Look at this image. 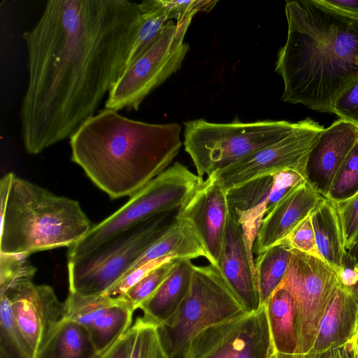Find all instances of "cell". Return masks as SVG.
Masks as SVG:
<instances>
[{"label": "cell", "mask_w": 358, "mask_h": 358, "mask_svg": "<svg viewBox=\"0 0 358 358\" xmlns=\"http://www.w3.org/2000/svg\"><path fill=\"white\" fill-rule=\"evenodd\" d=\"M141 20L127 0H50L24 32L27 86L20 110L26 152L69 138L123 73Z\"/></svg>", "instance_id": "6da1fadb"}, {"label": "cell", "mask_w": 358, "mask_h": 358, "mask_svg": "<svg viewBox=\"0 0 358 358\" xmlns=\"http://www.w3.org/2000/svg\"><path fill=\"white\" fill-rule=\"evenodd\" d=\"M285 15L287 38L275 68L284 83L281 99L333 113L335 99L358 75V20L313 0L287 1Z\"/></svg>", "instance_id": "7a4b0ae2"}, {"label": "cell", "mask_w": 358, "mask_h": 358, "mask_svg": "<svg viewBox=\"0 0 358 358\" xmlns=\"http://www.w3.org/2000/svg\"><path fill=\"white\" fill-rule=\"evenodd\" d=\"M180 130L104 108L70 137L71 159L111 199L131 197L169 167L182 145Z\"/></svg>", "instance_id": "3957f363"}, {"label": "cell", "mask_w": 358, "mask_h": 358, "mask_svg": "<svg viewBox=\"0 0 358 358\" xmlns=\"http://www.w3.org/2000/svg\"><path fill=\"white\" fill-rule=\"evenodd\" d=\"M0 253L27 255L70 248L94 227L78 201L58 196L13 173L0 206Z\"/></svg>", "instance_id": "277c9868"}, {"label": "cell", "mask_w": 358, "mask_h": 358, "mask_svg": "<svg viewBox=\"0 0 358 358\" xmlns=\"http://www.w3.org/2000/svg\"><path fill=\"white\" fill-rule=\"evenodd\" d=\"M178 211L156 215L83 255L69 259V292L84 296L104 294L176 222Z\"/></svg>", "instance_id": "5b68a950"}, {"label": "cell", "mask_w": 358, "mask_h": 358, "mask_svg": "<svg viewBox=\"0 0 358 358\" xmlns=\"http://www.w3.org/2000/svg\"><path fill=\"white\" fill-rule=\"evenodd\" d=\"M247 313L217 266H194L187 295L174 314L157 326L169 358H184L190 341L206 328Z\"/></svg>", "instance_id": "8992f818"}, {"label": "cell", "mask_w": 358, "mask_h": 358, "mask_svg": "<svg viewBox=\"0 0 358 358\" xmlns=\"http://www.w3.org/2000/svg\"><path fill=\"white\" fill-rule=\"evenodd\" d=\"M296 122L286 120L215 123L204 119L185 122L184 147L197 175L210 176L290 132Z\"/></svg>", "instance_id": "52a82bcc"}, {"label": "cell", "mask_w": 358, "mask_h": 358, "mask_svg": "<svg viewBox=\"0 0 358 358\" xmlns=\"http://www.w3.org/2000/svg\"><path fill=\"white\" fill-rule=\"evenodd\" d=\"M203 181L175 162L152 180L117 211L69 248L68 259L83 255L124 231L156 215L178 210Z\"/></svg>", "instance_id": "ba28073f"}, {"label": "cell", "mask_w": 358, "mask_h": 358, "mask_svg": "<svg viewBox=\"0 0 358 358\" xmlns=\"http://www.w3.org/2000/svg\"><path fill=\"white\" fill-rule=\"evenodd\" d=\"M192 18L166 22L152 43L126 66L109 92L105 108L138 110L146 96L181 68L189 48L184 38Z\"/></svg>", "instance_id": "9c48e42d"}, {"label": "cell", "mask_w": 358, "mask_h": 358, "mask_svg": "<svg viewBox=\"0 0 358 358\" xmlns=\"http://www.w3.org/2000/svg\"><path fill=\"white\" fill-rule=\"evenodd\" d=\"M286 274L279 285L293 296L295 305L296 353L308 352L320 320L340 287L338 273L324 260L292 249Z\"/></svg>", "instance_id": "30bf717a"}, {"label": "cell", "mask_w": 358, "mask_h": 358, "mask_svg": "<svg viewBox=\"0 0 358 358\" xmlns=\"http://www.w3.org/2000/svg\"><path fill=\"white\" fill-rule=\"evenodd\" d=\"M324 129L317 122L306 117L296 122L280 139L208 176L227 192L255 178L285 169L304 174L308 156Z\"/></svg>", "instance_id": "8fae6325"}, {"label": "cell", "mask_w": 358, "mask_h": 358, "mask_svg": "<svg viewBox=\"0 0 358 358\" xmlns=\"http://www.w3.org/2000/svg\"><path fill=\"white\" fill-rule=\"evenodd\" d=\"M275 352L264 304L203 329L190 341L184 358H271Z\"/></svg>", "instance_id": "7c38bea8"}, {"label": "cell", "mask_w": 358, "mask_h": 358, "mask_svg": "<svg viewBox=\"0 0 358 358\" xmlns=\"http://www.w3.org/2000/svg\"><path fill=\"white\" fill-rule=\"evenodd\" d=\"M305 182L301 173L285 169L255 178L226 192L229 210L243 229L250 251L263 219L281 199Z\"/></svg>", "instance_id": "4fadbf2b"}, {"label": "cell", "mask_w": 358, "mask_h": 358, "mask_svg": "<svg viewBox=\"0 0 358 358\" xmlns=\"http://www.w3.org/2000/svg\"><path fill=\"white\" fill-rule=\"evenodd\" d=\"M10 299L13 318L27 348L34 358L57 324L64 317V302L59 301L52 287L33 281L1 293Z\"/></svg>", "instance_id": "5bb4252c"}, {"label": "cell", "mask_w": 358, "mask_h": 358, "mask_svg": "<svg viewBox=\"0 0 358 358\" xmlns=\"http://www.w3.org/2000/svg\"><path fill=\"white\" fill-rule=\"evenodd\" d=\"M229 211L226 192L208 176L178 210L177 218L186 221L201 243L210 264L217 266Z\"/></svg>", "instance_id": "9a60e30c"}, {"label": "cell", "mask_w": 358, "mask_h": 358, "mask_svg": "<svg viewBox=\"0 0 358 358\" xmlns=\"http://www.w3.org/2000/svg\"><path fill=\"white\" fill-rule=\"evenodd\" d=\"M217 267L245 310H258L262 305L252 252L243 229L230 210Z\"/></svg>", "instance_id": "2e32d148"}, {"label": "cell", "mask_w": 358, "mask_h": 358, "mask_svg": "<svg viewBox=\"0 0 358 358\" xmlns=\"http://www.w3.org/2000/svg\"><path fill=\"white\" fill-rule=\"evenodd\" d=\"M357 140L358 127L339 118L324 128L310 150L305 178L324 198H327L338 169Z\"/></svg>", "instance_id": "e0dca14e"}, {"label": "cell", "mask_w": 358, "mask_h": 358, "mask_svg": "<svg viewBox=\"0 0 358 358\" xmlns=\"http://www.w3.org/2000/svg\"><path fill=\"white\" fill-rule=\"evenodd\" d=\"M324 199L307 182L289 193L263 219L256 237V253L285 239Z\"/></svg>", "instance_id": "ac0fdd59"}, {"label": "cell", "mask_w": 358, "mask_h": 358, "mask_svg": "<svg viewBox=\"0 0 358 358\" xmlns=\"http://www.w3.org/2000/svg\"><path fill=\"white\" fill-rule=\"evenodd\" d=\"M358 306V292L340 285L319 324L308 352H320L345 344L350 338Z\"/></svg>", "instance_id": "d6986e66"}, {"label": "cell", "mask_w": 358, "mask_h": 358, "mask_svg": "<svg viewBox=\"0 0 358 358\" xmlns=\"http://www.w3.org/2000/svg\"><path fill=\"white\" fill-rule=\"evenodd\" d=\"M194 265L190 259H178L157 290L139 307L143 317L157 326L177 310L189 289Z\"/></svg>", "instance_id": "ffe728a7"}, {"label": "cell", "mask_w": 358, "mask_h": 358, "mask_svg": "<svg viewBox=\"0 0 358 358\" xmlns=\"http://www.w3.org/2000/svg\"><path fill=\"white\" fill-rule=\"evenodd\" d=\"M201 257L207 259V254L193 229L189 223L176 216V222L146 250L122 278L160 258L192 259Z\"/></svg>", "instance_id": "44dd1931"}, {"label": "cell", "mask_w": 358, "mask_h": 358, "mask_svg": "<svg viewBox=\"0 0 358 358\" xmlns=\"http://www.w3.org/2000/svg\"><path fill=\"white\" fill-rule=\"evenodd\" d=\"M310 216L320 255L339 273L347 252L340 217L333 201L325 198Z\"/></svg>", "instance_id": "7402d4cb"}, {"label": "cell", "mask_w": 358, "mask_h": 358, "mask_svg": "<svg viewBox=\"0 0 358 358\" xmlns=\"http://www.w3.org/2000/svg\"><path fill=\"white\" fill-rule=\"evenodd\" d=\"M97 353L88 330L63 318L34 358H94Z\"/></svg>", "instance_id": "603a6c76"}, {"label": "cell", "mask_w": 358, "mask_h": 358, "mask_svg": "<svg viewBox=\"0 0 358 358\" xmlns=\"http://www.w3.org/2000/svg\"><path fill=\"white\" fill-rule=\"evenodd\" d=\"M275 351L296 353L295 305L293 296L278 287L264 303Z\"/></svg>", "instance_id": "cb8c5ba5"}, {"label": "cell", "mask_w": 358, "mask_h": 358, "mask_svg": "<svg viewBox=\"0 0 358 358\" xmlns=\"http://www.w3.org/2000/svg\"><path fill=\"white\" fill-rule=\"evenodd\" d=\"M291 250L284 239L258 255L255 271L262 306L282 281L289 266Z\"/></svg>", "instance_id": "d4e9b609"}, {"label": "cell", "mask_w": 358, "mask_h": 358, "mask_svg": "<svg viewBox=\"0 0 358 358\" xmlns=\"http://www.w3.org/2000/svg\"><path fill=\"white\" fill-rule=\"evenodd\" d=\"M108 308L87 328L97 352L108 346L125 331L131 328L134 307L122 297Z\"/></svg>", "instance_id": "484cf974"}, {"label": "cell", "mask_w": 358, "mask_h": 358, "mask_svg": "<svg viewBox=\"0 0 358 358\" xmlns=\"http://www.w3.org/2000/svg\"><path fill=\"white\" fill-rule=\"evenodd\" d=\"M138 4L141 20L126 66L152 43L169 21L162 0H145Z\"/></svg>", "instance_id": "4316f807"}, {"label": "cell", "mask_w": 358, "mask_h": 358, "mask_svg": "<svg viewBox=\"0 0 358 358\" xmlns=\"http://www.w3.org/2000/svg\"><path fill=\"white\" fill-rule=\"evenodd\" d=\"M119 296L105 294L84 296L70 292L64 301V319L86 329L110 306L118 302Z\"/></svg>", "instance_id": "83f0119b"}, {"label": "cell", "mask_w": 358, "mask_h": 358, "mask_svg": "<svg viewBox=\"0 0 358 358\" xmlns=\"http://www.w3.org/2000/svg\"><path fill=\"white\" fill-rule=\"evenodd\" d=\"M358 192V140L338 169L327 199L334 202L348 199Z\"/></svg>", "instance_id": "f1b7e54d"}, {"label": "cell", "mask_w": 358, "mask_h": 358, "mask_svg": "<svg viewBox=\"0 0 358 358\" xmlns=\"http://www.w3.org/2000/svg\"><path fill=\"white\" fill-rule=\"evenodd\" d=\"M36 271L27 255L0 253V293L32 281Z\"/></svg>", "instance_id": "f546056e"}, {"label": "cell", "mask_w": 358, "mask_h": 358, "mask_svg": "<svg viewBox=\"0 0 358 358\" xmlns=\"http://www.w3.org/2000/svg\"><path fill=\"white\" fill-rule=\"evenodd\" d=\"M178 259H172L156 266L120 296L136 310L159 287Z\"/></svg>", "instance_id": "4dcf8cb0"}, {"label": "cell", "mask_w": 358, "mask_h": 358, "mask_svg": "<svg viewBox=\"0 0 358 358\" xmlns=\"http://www.w3.org/2000/svg\"><path fill=\"white\" fill-rule=\"evenodd\" d=\"M133 327L134 338L129 358H157L159 348L157 326L140 317Z\"/></svg>", "instance_id": "1f68e13d"}, {"label": "cell", "mask_w": 358, "mask_h": 358, "mask_svg": "<svg viewBox=\"0 0 358 358\" xmlns=\"http://www.w3.org/2000/svg\"><path fill=\"white\" fill-rule=\"evenodd\" d=\"M333 203L340 217L348 252L358 243V192L348 199Z\"/></svg>", "instance_id": "d6a6232c"}, {"label": "cell", "mask_w": 358, "mask_h": 358, "mask_svg": "<svg viewBox=\"0 0 358 358\" xmlns=\"http://www.w3.org/2000/svg\"><path fill=\"white\" fill-rule=\"evenodd\" d=\"M333 113L358 127V75L335 99Z\"/></svg>", "instance_id": "836d02e7"}, {"label": "cell", "mask_w": 358, "mask_h": 358, "mask_svg": "<svg viewBox=\"0 0 358 358\" xmlns=\"http://www.w3.org/2000/svg\"><path fill=\"white\" fill-rule=\"evenodd\" d=\"M285 239L292 249L323 259L317 249L310 215L303 220Z\"/></svg>", "instance_id": "e575fe53"}, {"label": "cell", "mask_w": 358, "mask_h": 358, "mask_svg": "<svg viewBox=\"0 0 358 358\" xmlns=\"http://www.w3.org/2000/svg\"><path fill=\"white\" fill-rule=\"evenodd\" d=\"M169 20H182L189 16H194L201 11L208 12L215 6L217 1L206 0H162Z\"/></svg>", "instance_id": "d590c367"}, {"label": "cell", "mask_w": 358, "mask_h": 358, "mask_svg": "<svg viewBox=\"0 0 358 358\" xmlns=\"http://www.w3.org/2000/svg\"><path fill=\"white\" fill-rule=\"evenodd\" d=\"M134 338L133 325L94 358H129Z\"/></svg>", "instance_id": "8d00e7d4"}, {"label": "cell", "mask_w": 358, "mask_h": 358, "mask_svg": "<svg viewBox=\"0 0 358 358\" xmlns=\"http://www.w3.org/2000/svg\"><path fill=\"white\" fill-rule=\"evenodd\" d=\"M271 358H352L348 342L320 352L282 354L275 352Z\"/></svg>", "instance_id": "74e56055"}, {"label": "cell", "mask_w": 358, "mask_h": 358, "mask_svg": "<svg viewBox=\"0 0 358 358\" xmlns=\"http://www.w3.org/2000/svg\"><path fill=\"white\" fill-rule=\"evenodd\" d=\"M334 13L358 20V0H313Z\"/></svg>", "instance_id": "f35d334b"}, {"label": "cell", "mask_w": 358, "mask_h": 358, "mask_svg": "<svg viewBox=\"0 0 358 358\" xmlns=\"http://www.w3.org/2000/svg\"><path fill=\"white\" fill-rule=\"evenodd\" d=\"M340 285L341 286L352 288L358 292V273L345 259H343V267L338 273Z\"/></svg>", "instance_id": "ab89813d"}, {"label": "cell", "mask_w": 358, "mask_h": 358, "mask_svg": "<svg viewBox=\"0 0 358 358\" xmlns=\"http://www.w3.org/2000/svg\"><path fill=\"white\" fill-rule=\"evenodd\" d=\"M0 358H29L6 335L0 333Z\"/></svg>", "instance_id": "60d3db41"}, {"label": "cell", "mask_w": 358, "mask_h": 358, "mask_svg": "<svg viewBox=\"0 0 358 358\" xmlns=\"http://www.w3.org/2000/svg\"><path fill=\"white\" fill-rule=\"evenodd\" d=\"M345 259L358 273V243L346 252Z\"/></svg>", "instance_id": "b9f144b4"}, {"label": "cell", "mask_w": 358, "mask_h": 358, "mask_svg": "<svg viewBox=\"0 0 358 358\" xmlns=\"http://www.w3.org/2000/svg\"><path fill=\"white\" fill-rule=\"evenodd\" d=\"M348 342V343L358 342V306H357V308L356 310L355 320L352 333L350 340Z\"/></svg>", "instance_id": "7bdbcfd3"}, {"label": "cell", "mask_w": 358, "mask_h": 358, "mask_svg": "<svg viewBox=\"0 0 358 358\" xmlns=\"http://www.w3.org/2000/svg\"><path fill=\"white\" fill-rule=\"evenodd\" d=\"M350 350L352 355V358H358V342L348 343Z\"/></svg>", "instance_id": "ee69618b"}, {"label": "cell", "mask_w": 358, "mask_h": 358, "mask_svg": "<svg viewBox=\"0 0 358 358\" xmlns=\"http://www.w3.org/2000/svg\"><path fill=\"white\" fill-rule=\"evenodd\" d=\"M157 358H169L168 356L164 352V351L163 350L160 343H159V348Z\"/></svg>", "instance_id": "f6af8a7d"}, {"label": "cell", "mask_w": 358, "mask_h": 358, "mask_svg": "<svg viewBox=\"0 0 358 358\" xmlns=\"http://www.w3.org/2000/svg\"><path fill=\"white\" fill-rule=\"evenodd\" d=\"M356 64L358 66V54H357V55L356 57Z\"/></svg>", "instance_id": "bcb514c9"}]
</instances>
